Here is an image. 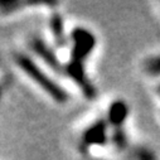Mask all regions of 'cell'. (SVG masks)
<instances>
[{
  "label": "cell",
  "instance_id": "cell-3",
  "mask_svg": "<svg viewBox=\"0 0 160 160\" xmlns=\"http://www.w3.org/2000/svg\"><path fill=\"white\" fill-rule=\"evenodd\" d=\"M29 48L37 58L41 59L53 72L64 74V63L59 59L54 48L41 35H33L29 39Z\"/></svg>",
  "mask_w": 160,
  "mask_h": 160
},
{
  "label": "cell",
  "instance_id": "cell-11",
  "mask_svg": "<svg viewBox=\"0 0 160 160\" xmlns=\"http://www.w3.org/2000/svg\"><path fill=\"white\" fill-rule=\"evenodd\" d=\"M3 93H4V88H3L2 83H0V100H2V97H3Z\"/></svg>",
  "mask_w": 160,
  "mask_h": 160
},
{
  "label": "cell",
  "instance_id": "cell-9",
  "mask_svg": "<svg viewBox=\"0 0 160 160\" xmlns=\"http://www.w3.org/2000/svg\"><path fill=\"white\" fill-rule=\"evenodd\" d=\"M144 71L150 76H160V54L145 59Z\"/></svg>",
  "mask_w": 160,
  "mask_h": 160
},
{
  "label": "cell",
  "instance_id": "cell-4",
  "mask_svg": "<svg viewBox=\"0 0 160 160\" xmlns=\"http://www.w3.org/2000/svg\"><path fill=\"white\" fill-rule=\"evenodd\" d=\"M107 124L106 120H97L83 131L81 142L85 149L90 146H105L108 142Z\"/></svg>",
  "mask_w": 160,
  "mask_h": 160
},
{
  "label": "cell",
  "instance_id": "cell-1",
  "mask_svg": "<svg viewBox=\"0 0 160 160\" xmlns=\"http://www.w3.org/2000/svg\"><path fill=\"white\" fill-rule=\"evenodd\" d=\"M71 53L64 63V74L79 88L83 97L92 101L97 97V90L86 72V61L93 52L97 39L85 27H74L69 33Z\"/></svg>",
  "mask_w": 160,
  "mask_h": 160
},
{
  "label": "cell",
  "instance_id": "cell-8",
  "mask_svg": "<svg viewBox=\"0 0 160 160\" xmlns=\"http://www.w3.org/2000/svg\"><path fill=\"white\" fill-rule=\"evenodd\" d=\"M125 160H156V156L151 150L144 146H136L126 151Z\"/></svg>",
  "mask_w": 160,
  "mask_h": 160
},
{
  "label": "cell",
  "instance_id": "cell-10",
  "mask_svg": "<svg viewBox=\"0 0 160 160\" xmlns=\"http://www.w3.org/2000/svg\"><path fill=\"white\" fill-rule=\"evenodd\" d=\"M29 4L30 3H22V2H0V13L10 14V13L19 10V8L29 5Z\"/></svg>",
  "mask_w": 160,
  "mask_h": 160
},
{
  "label": "cell",
  "instance_id": "cell-5",
  "mask_svg": "<svg viewBox=\"0 0 160 160\" xmlns=\"http://www.w3.org/2000/svg\"><path fill=\"white\" fill-rule=\"evenodd\" d=\"M49 32L57 48H66L69 43L64 28V19L61 13L53 12L49 17Z\"/></svg>",
  "mask_w": 160,
  "mask_h": 160
},
{
  "label": "cell",
  "instance_id": "cell-7",
  "mask_svg": "<svg viewBox=\"0 0 160 160\" xmlns=\"http://www.w3.org/2000/svg\"><path fill=\"white\" fill-rule=\"evenodd\" d=\"M110 140L112 142V145L118 150V151H124L126 152L129 150V139L128 135L124 130V128H120V129H113Z\"/></svg>",
  "mask_w": 160,
  "mask_h": 160
},
{
  "label": "cell",
  "instance_id": "cell-12",
  "mask_svg": "<svg viewBox=\"0 0 160 160\" xmlns=\"http://www.w3.org/2000/svg\"><path fill=\"white\" fill-rule=\"evenodd\" d=\"M156 92H158V93H159V96H160V85L158 86V88H156Z\"/></svg>",
  "mask_w": 160,
  "mask_h": 160
},
{
  "label": "cell",
  "instance_id": "cell-2",
  "mask_svg": "<svg viewBox=\"0 0 160 160\" xmlns=\"http://www.w3.org/2000/svg\"><path fill=\"white\" fill-rule=\"evenodd\" d=\"M14 63L17 67L41 88L46 95H48L54 102L59 105H64L69 100V95L64 87H62L54 78H52L41 66H39L34 58L25 53H15Z\"/></svg>",
  "mask_w": 160,
  "mask_h": 160
},
{
  "label": "cell",
  "instance_id": "cell-6",
  "mask_svg": "<svg viewBox=\"0 0 160 160\" xmlns=\"http://www.w3.org/2000/svg\"><path fill=\"white\" fill-rule=\"evenodd\" d=\"M129 116V106L122 100H116L108 106L107 122L113 129L124 128V124Z\"/></svg>",
  "mask_w": 160,
  "mask_h": 160
}]
</instances>
